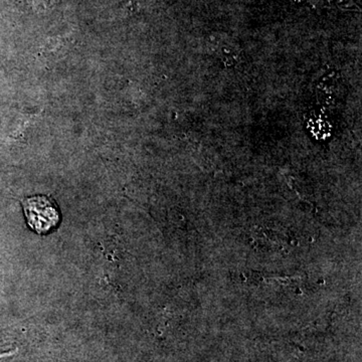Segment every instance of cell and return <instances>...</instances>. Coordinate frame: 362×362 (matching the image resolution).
Listing matches in <instances>:
<instances>
[{
	"label": "cell",
	"mask_w": 362,
	"mask_h": 362,
	"mask_svg": "<svg viewBox=\"0 0 362 362\" xmlns=\"http://www.w3.org/2000/svg\"><path fill=\"white\" fill-rule=\"evenodd\" d=\"M26 221L35 232L47 235L61 221V214L56 202L45 195L28 197L23 202Z\"/></svg>",
	"instance_id": "6da1fadb"
},
{
	"label": "cell",
	"mask_w": 362,
	"mask_h": 362,
	"mask_svg": "<svg viewBox=\"0 0 362 362\" xmlns=\"http://www.w3.org/2000/svg\"><path fill=\"white\" fill-rule=\"evenodd\" d=\"M33 6L35 7L37 11H45L54 6L58 0H33Z\"/></svg>",
	"instance_id": "7a4b0ae2"
}]
</instances>
